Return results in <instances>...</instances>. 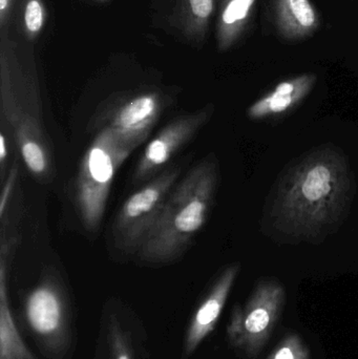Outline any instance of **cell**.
<instances>
[{
	"instance_id": "cell-1",
	"label": "cell",
	"mask_w": 358,
	"mask_h": 359,
	"mask_svg": "<svg viewBox=\"0 0 358 359\" xmlns=\"http://www.w3.org/2000/svg\"><path fill=\"white\" fill-rule=\"evenodd\" d=\"M354 183L344 154L331 147L305 156L284 175L275 213L285 231L315 238L346 215Z\"/></svg>"
},
{
	"instance_id": "cell-2",
	"label": "cell",
	"mask_w": 358,
	"mask_h": 359,
	"mask_svg": "<svg viewBox=\"0 0 358 359\" xmlns=\"http://www.w3.org/2000/svg\"><path fill=\"white\" fill-rule=\"evenodd\" d=\"M218 183V161L208 156L176 184L139 257L151 264L178 259L207 222Z\"/></svg>"
},
{
	"instance_id": "cell-3",
	"label": "cell",
	"mask_w": 358,
	"mask_h": 359,
	"mask_svg": "<svg viewBox=\"0 0 358 359\" xmlns=\"http://www.w3.org/2000/svg\"><path fill=\"white\" fill-rule=\"evenodd\" d=\"M104 126L84 154L75 182V204L88 231H96L118 170L134 151Z\"/></svg>"
},
{
	"instance_id": "cell-4",
	"label": "cell",
	"mask_w": 358,
	"mask_h": 359,
	"mask_svg": "<svg viewBox=\"0 0 358 359\" xmlns=\"http://www.w3.org/2000/svg\"><path fill=\"white\" fill-rule=\"evenodd\" d=\"M286 304V290L277 278L259 280L244 305H235L227 325V341L243 359H256L275 332Z\"/></svg>"
},
{
	"instance_id": "cell-5",
	"label": "cell",
	"mask_w": 358,
	"mask_h": 359,
	"mask_svg": "<svg viewBox=\"0 0 358 359\" xmlns=\"http://www.w3.org/2000/svg\"><path fill=\"white\" fill-rule=\"evenodd\" d=\"M180 175V166L165 168L128 196L113 222V236L117 248L125 252L140 251Z\"/></svg>"
},
{
	"instance_id": "cell-6",
	"label": "cell",
	"mask_w": 358,
	"mask_h": 359,
	"mask_svg": "<svg viewBox=\"0 0 358 359\" xmlns=\"http://www.w3.org/2000/svg\"><path fill=\"white\" fill-rule=\"evenodd\" d=\"M214 113L212 107L174 118L145 147L137 164L134 181L147 182L163 172L172 158L207 123Z\"/></svg>"
},
{
	"instance_id": "cell-7",
	"label": "cell",
	"mask_w": 358,
	"mask_h": 359,
	"mask_svg": "<svg viewBox=\"0 0 358 359\" xmlns=\"http://www.w3.org/2000/svg\"><path fill=\"white\" fill-rule=\"evenodd\" d=\"M166 104L165 97L157 90L136 93L111 107L104 126L122 143L136 149L149 138Z\"/></svg>"
},
{
	"instance_id": "cell-8",
	"label": "cell",
	"mask_w": 358,
	"mask_h": 359,
	"mask_svg": "<svg viewBox=\"0 0 358 359\" xmlns=\"http://www.w3.org/2000/svg\"><path fill=\"white\" fill-rule=\"evenodd\" d=\"M25 318L32 332L46 345L56 346L67 333V303L56 278L46 276L27 294Z\"/></svg>"
},
{
	"instance_id": "cell-9",
	"label": "cell",
	"mask_w": 358,
	"mask_h": 359,
	"mask_svg": "<svg viewBox=\"0 0 358 359\" xmlns=\"http://www.w3.org/2000/svg\"><path fill=\"white\" fill-rule=\"evenodd\" d=\"M240 271L239 263L225 268L198 306L185 337V358L191 356L216 328Z\"/></svg>"
},
{
	"instance_id": "cell-10",
	"label": "cell",
	"mask_w": 358,
	"mask_h": 359,
	"mask_svg": "<svg viewBox=\"0 0 358 359\" xmlns=\"http://www.w3.org/2000/svg\"><path fill=\"white\" fill-rule=\"evenodd\" d=\"M317 81L315 74L306 73L280 82L271 92L247 109L248 117L254 121H261L287 114L305 100Z\"/></svg>"
},
{
	"instance_id": "cell-11",
	"label": "cell",
	"mask_w": 358,
	"mask_h": 359,
	"mask_svg": "<svg viewBox=\"0 0 358 359\" xmlns=\"http://www.w3.org/2000/svg\"><path fill=\"white\" fill-rule=\"evenodd\" d=\"M273 18L280 37L288 42L312 37L321 25L319 12L311 0H275Z\"/></svg>"
},
{
	"instance_id": "cell-12",
	"label": "cell",
	"mask_w": 358,
	"mask_h": 359,
	"mask_svg": "<svg viewBox=\"0 0 358 359\" xmlns=\"http://www.w3.org/2000/svg\"><path fill=\"white\" fill-rule=\"evenodd\" d=\"M14 128L15 140L29 172L38 180L50 176V155L39 119L23 111Z\"/></svg>"
},
{
	"instance_id": "cell-13",
	"label": "cell",
	"mask_w": 358,
	"mask_h": 359,
	"mask_svg": "<svg viewBox=\"0 0 358 359\" xmlns=\"http://www.w3.org/2000/svg\"><path fill=\"white\" fill-rule=\"evenodd\" d=\"M14 247L2 243L0 251V359H36L23 344L8 306L6 276L8 257Z\"/></svg>"
},
{
	"instance_id": "cell-14",
	"label": "cell",
	"mask_w": 358,
	"mask_h": 359,
	"mask_svg": "<svg viewBox=\"0 0 358 359\" xmlns=\"http://www.w3.org/2000/svg\"><path fill=\"white\" fill-rule=\"evenodd\" d=\"M256 4L258 0H220L216 27L220 52H227L241 40L252 22Z\"/></svg>"
},
{
	"instance_id": "cell-15",
	"label": "cell",
	"mask_w": 358,
	"mask_h": 359,
	"mask_svg": "<svg viewBox=\"0 0 358 359\" xmlns=\"http://www.w3.org/2000/svg\"><path fill=\"white\" fill-rule=\"evenodd\" d=\"M214 8L216 0H179V25L189 39H205Z\"/></svg>"
},
{
	"instance_id": "cell-16",
	"label": "cell",
	"mask_w": 358,
	"mask_h": 359,
	"mask_svg": "<svg viewBox=\"0 0 358 359\" xmlns=\"http://www.w3.org/2000/svg\"><path fill=\"white\" fill-rule=\"evenodd\" d=\"M266 359H311V353L300 334L289 332L280 341Z\"/></svg>"
},
{
	"instance_id": "cell-17",
	"label": "cell",
	"mask_w": 358,
	"mask_h": 359,
	"mask_svg": "<svg viewBox=\"0 0 358 359\" xmlns=\"http://www.w3.org/2000/svg\"><path fill=\"white\" fill-rule=\"evenodd\" d=\"M46 13L42 0H25L23 27L29 40H34L43 29Z\"/></svg>"
},
{
	"instance_id": "cell-18",
	"label": "cell",
	"mask_w": 358,
	"mask_h": 359,
	"mask_svg": "<svg viewBox=\"0 0 358 359\" xmlns=\"http://www.w3.org/2000/svg\"><path fill=\"white\" fill-rule=\"evenodd\" d=\"M19 164L18 162H14L12 168L8 172V179L4 182V187H2L1 196H0V217L4 219V213L8 208V203L12 198L13 190L16 186L17 179H18Z\"/></svg>"
},
{
	"instance_id": "cell-19",
	"label": "cell",
	"mask_w": 358,
	"mask_h": 359,
	"mask_svg": "<svg viewBox=\"0 0 358 359\" xmlns=\"http://www.w3.org/2000/svg\"><path fill=\"white\" fill-rule=\"evenodd\" d=\"M113 332H111V346H113V359H134L128 345H126L125 339H124L122 333L120 332L117 326L113 327Z\"/></svg>"
},
{
	"instance_id": "cell-20",
	"label": "cell",
	"mask_w": 358,
	"mask_h": 359,
	"mask_svg": "<svg viewBox=\"0 0 358 359\" xmlns=\"http://www.w3.org/2000/svg\"><path fill=\"white\" fill-rule=\"evenodd\" d=\"M6 157H8V151H6V136H4V133H2L1 136H0V166H1V178L4 179V165L6 163Z\"/></svg>"
},
{
	"instance_id": "cell-21",
	"label": "cell",
	"mask_w": 358,
	"mask_h": 359,
	"mask_svg": "<svg viewBox=\"0 0 358 359\" xmlns=\"http://www.w3.org/2000/svg\"><path fill=\"white\" fill-rule=\"evenodd\" d=\"M12 1L13 0H0V25H1V27L6 25Z\"/></svg>"
},
{
	"instance_id": "cell-22",
	"label": "cell",
	"mask_w": 358,
	"mask_h": 359,
	"mask_svg": "<svg viewBox=\"0 0 358 359\" xmlns=\"http://www.w3.org/2000/svg\"><path fill=\"white\" fill-rule=\"evenodd\" d=\"M97 1H105V0H97Z\"/></svg>"
}]
</instances>
